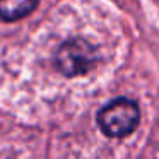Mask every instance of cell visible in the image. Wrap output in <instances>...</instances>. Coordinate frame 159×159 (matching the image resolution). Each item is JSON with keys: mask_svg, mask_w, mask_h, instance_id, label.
<instances>
[{"mask_svg": "<svg viewBox=\"0 0 159 159\" xmlns=\"http://www.w3.org/2000/svg\"><path fill=\"white\" fill-rule=\"evenodd\" d=\"M140 121V110L137 103L127 98H118L108 103L98 113V125L104 135L113 139L127 137Z\"/></svg>", "mask_w": 159, "mask_h": 159, "instance_id": "6da1fadb", "label": "cell"}, {"mask_svg": "<svg viewBox=\"0 0 159 159\" xmlns=\"http://www.w3.org/2000/svg\"><path fill=\"white\" fill-rule=\"evenodd\" d=\"M96 48L82 38H72L65 41L55 55L57 69L65 77L84 75L96 65Z\"/></svg>", "mask_w": 159, "mask_h": 159, "instance_id": "7a4b0ae2", "label": "cell"}, {"mask_svg": "<svg viewBox=\"0 0 159 159\" xmlns=\"http://www.w3.org/2000/svg\"><path fill=\"white\" fill-rule=\"evenodd\" d=\"M39 0H0V19L5 22H14L29 16Z\"/></svg>", "mask_w": 159, "mask_h": 159, "instance_id": "3957f363", "label": "cell"}]
</instances>
